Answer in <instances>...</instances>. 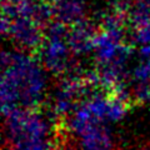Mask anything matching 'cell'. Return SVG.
<instances>
[{"mask_svg": "<svg viewBox=\"0 0 150 150\" xmlns=\"http://www.w3.org/2000/svg\"><path fill=\"white\" fill-rule=\"evenodd\" d=\"M0 100L3 115L15 109H36L48 93V71L29 51L4 50L1 54Z\"/></svg>", "mask_w": 150, "mask_h": 150, "instance_id": "6da1fadb", "label": "cell"}, {"mask_svg": "<svg viewBox=\"0 0 150 150\" xmlns=\"http://www.w3.org/2000/svg\"><path fill=\"white\" fill-rule=\"evenodd\" d=\"M69 28L58 20L45 26L44 41L40 46L39 60L46 71L55 76L68 75L76 70L74 53L68 43Z\"/></svg>", "mask_w": 150, "mask_h": 150, "instance_id": "7a4b0ae2", "label": "cell"}, {"mask_svg": "<svg viewBox=\"0 0 150 150\" xmlns=\"http://www.w3.org/2000/svg\"><path fill=\"white\" fill-rule=\"evenodd\" d=\"M4 118V134L13 146L49 140L51 133L50 115H44L35 109L19 108L5 114Z\"/></svg>", "mask_w": 150, "mask_h": 150, "instance_id": "3957f363", "label": "cell"}, {"mask_svg": "<svg viewBox=\"0 0 150 150\" xmlns=\"http://www.w3.org/2000/svg\"><path fill=\"white\" fill-rule=\"evenodd\" d=\"M68 130L79 142L80 150H111L112 135L106 123L94 118L84 103L68 116Z\"/></svg>", "mask_w": 150, "mask_h": 150, "instance_id": "277c9868", "label": "cell"}, {"mask_svg": "<svg viewBox=\"0 0 150 150\" xmlns=\"http://www.w3.org/2000/svg\"><path fill=\"white\" fill-rule=\"evenodd\" d=\"M1 34L9 38L20 50H39L44 41V25L33 18L18 16L9 19L1 16Z\"/></svg>", "mask_w": 150, "mask_h": 150, "instance_id": "5b68a950", "label": "cell"}, {"mask_svg": "<svg viewBox=\"0 0 150 150\" xmlns=\"http://www.w3.org/2000/svg\"><path fill=\"white\" fill-rule=\"evenodd\" d=\"M123 38L116 36L111 33L103 30L96 33L94 38V58L98 65L110 64L120 59H130L131 48L123 43Z\"/></svg>", "mask_w": 150, "mask_h": 150, "instance_id": "8992f818", "label": "cell"}, {"mask_svg": "<svg viewBox=\"0 0 150 150\" xmlns=\"http://www.w3.org/2000/svg\"><path fill=\"white\" fill-rule=\"evenodd\" d=\"M53 18L67 25L85 20L86 5L84 0H50Z\"/></svg>", "mask_w": 150, "mask_h": 150, "instance_id": "52a82bcc", "label": "cell"}, {"mask_svg": "<svg viewBox=\"0 0 150 150\" xmlns=\"http://www.w3.org/2000/svg\"><path fill=\"white\" fill-rule=\"evenodd\" d=\"M95 31L89 21L83 20L69 28L68 43L75 56H83L93 51Z\"/></svg>", "mask_w": 150, "mask_h": 150, "instance_id": "ba28073f", "label": "cell"}, {"mask_svg": "<svg viewBox=\"0 0 150 150\" xmlns=\"http://www.w3.org/2000/svg\"><path fill=\"white\" fill-rule=\"evenodd\" d=\"M131 80L133 84L150 81V58H140V62L131 70Z\"/></svg>", "mask_w": 150, "mask_h": 150, "instance_id": "9c48e42d", "label": "cell"}, {"mask_svg": "<svg viewBox=\"0 0 150 150\" xmlns=\"http://www.w3.org/2000/svg\"><path fill=\"white\" fill-rule=\"evenodd\" d=\"M131 99L138 104H149L150 103V81L133 84Z\"/></svg>", "mask_w": 150, "mask_h": 150, "instance_id": "30bf717a", "label": "cell"}, {"mask_svg": "<svg viewBox=\"0 0 150 150\" xmlns=\"http://www.w3.org/2000/svg\"><path fill=\"white\" fill-rule=\"evenodd\" d=\"M133 40L139 45L150 44V20L133 28Z\"/></svg>", "mask_w": 150, "mask_h": 150, "instance_id": "8fae6325", "label": "cell"}, {"mask_svg": "<svg viewBox=\"0 0 150 150\" xmlns=\"http://www.w3.org/2000/svg\"><path fill=\"white\" fill-rule=\"evenodd\" d=\"M139 56H140L142 59H148V58H150V44L140 45Z\"/></svg>", "mask_w": 150, "mask_h": 150, "instance_id": "7c38bea8", "label": "cell"}, {"mask_svg": "<svg viewBox=\"0 0 150 150\" xmlns=\"http://www.w3.org/2000/svg\"><path fill=\"white\" fill-rule=\"evenodd\" d=\"M20 1H24V0H3V3H5V4H16Z\"/></svg>", "mask_w": 150, "mask_h": 150, "instance_id": "4fadbf2b", "label": "cell"}, {"mask_svg": "<svg viewBox=\"0 0 150 150\" xmlns=\"http://www.w3.org/2000/svg\"><path fill=\"white\" fill-rule=\"evenodd\" d=\"M135 1H143V3H148V4H150V0H135Z\"/></svg>", "mask_w": 150, "mask_h": 150, "instance_id": "5bb4252c", "label": "cell"}, {"mask_svg": "<svg viewBox=\"0 0 150 150\" xmlns=\"http://www.w3.org/2000/svg\"><path fill=\"white\" fill-rule=\"evenodd\" d=\"M3 150H15V149H11V148H4Z\"/></svg>", "mask_w": 150, "mask_h": 150, "instance_id": "9a60e30c", "label": "cell"}, {"mask_svg": "<svg viewBox=\"0 0 150 150\" xmlns=\"http://www.w3.org/2000/svg\"><path fill=\"white\" fill-rule=\"evenodd\" d=\"M149 115H150V111H149Z\"/></svg>", "mask_w": 150, "mask_h": 150, "instance_id": "2e32d148", "label": "cell"}]
</instances>
